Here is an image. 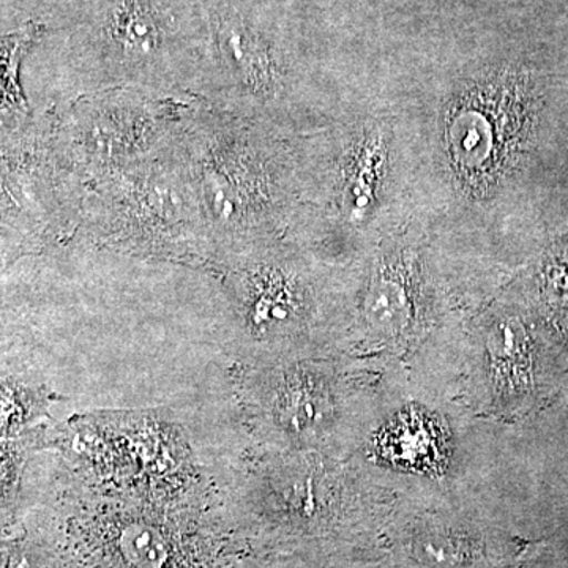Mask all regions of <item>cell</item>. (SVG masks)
Instances as JSON below:
<instances>
[{"instance_id": "1", "label": "cell", "mask_w": 568, "mask_h": 568, "mask_svg": "<svg viewBox=\"0 0 568 568\" xmlns=\"http://www.w3.org/2000/svg\"><path fill=\"white\" fill-rule=\"evenodd\" d=\"M178 148L211 241V274L237 254L278 241L297 219V145L283 133L190 97Z\"/></svg>"}, {"instance_id": "2", "label": "cell", "mask_w": 568, "mask_h": 568, "mask_svg": "<svg viewBox=\"0 0 568 568\" xmlns=\"http://www.w3.org/2000/svg\"><path fill=\"white\" fill-rule=\"evenodd\" d=\"M204 37L201 0H80L63 106L119 88L190 99Z\"/></svg>"}, {"instance_id": "3", "label": "cell", "mask_w": 568, "mask_h": 568, "mask_svg": "<svg viewBox=\"0 0 568 568\" xmlns=\"http://www.w3.org/2000/svg\"><path fill=\"white\" fill-rule=\"evenodd\" d=\"M78 235L136 260L212 272L213 250L178 132L160 151L85 186Z\"/></svg>"}, {"instance_id": "4", "label": "cell", "mask_w": 568, "mask_h": 568, "mask_svg": "<svg viewBox=\"0 0 568 568\" xmlns=\"http://www.w3.org/2000/svg\"><path fill=\"white\" fill-rule=\"evenodd\" d=\"M47 544L61 568H237L222 519L148 500H89Z\"/></svg>"}, {"instance_id": "5", "label": "cell", "mask_w": 568, "mask_h": 568, "mask_svg": "<svg viewBox=\"0 0 568 568\" xmlns=\"http://www.w3.org/2000/svg\"><path fill=\"white\" fill-rule=\"evenodd\" d=\"M298 457L271 462L231 487L222 521L235 544L250 549L313 540L373 541L383 511L353 503L324 484L323 467Z\"/></svg>"}, {"instance_id": "6", "label": "cell", "mask_w": 568, "mask_h": 568, "mask_svg": "<svg viewBox=\"0 0 568 568\" xmlns=\"http://www.w3.org/2000/svg\"><path fill=\"white\" fill-rule=\"evenodd\" d=\"M223 282L239 338L264 365L305 357L315 347L316 294L308 272L278 241L224 261Z\"/></svg>"}, {"instance_id": "7", "label": "cell", "mask_w": 568, "mask_h": 568, "mask_svg": "<svg viewBox=\"0 0 568 568\" xmlns=\"http://www.w3.org/2000/svg\"><path fill=\"white\" fill-rule=\"evenodd\" d=\"M185 100L126 88L80 97L62 108L54 125L55 160L84 193L173 140Z\"/></svg>"}, {"instance_id": "8", "label": "cell", "mask_w": 568, "mask_h": 568, "mask_svg": "<svg viewBox=\"0 0 568 568\" xmlns=\"http://www.w3.org/2000/svg\"><path fill=\"white\" fill-rule=\"evenodd\" d=\"M394 568H503L507 538L484 518L454 508L398 511L386 530Z\"/></svg>"}, {"instance_id": "9", "label": "cell", "mask_w": 568, "mask_h": 568, "mask_svg": "<svg viewBox=\"0 0 568 568\" xmlns=\"http://www.w3.org/2000/svg\"><path fill=\"white\" fill-rule=\"evenodd\" d=\"M253 386L261 426L278 444L295 452H316L335 424L332 377L315 358L264 365Z\"/></svg>"}, {"instance_id": "10", "label": "cell", "mask_w": 568, "mask_h": 568, "mask_svg": "<svg viewBox=\"0 0 568 568\" xmlns=\"http://www.w3.org/2000/svg\"><path fill=\"white\" fill-rule=\"evenodd\" d=\"M417 298L409 268L399 257L383 260L366 287L364 320L377 339L403 342L416 323Z\"/></svg>"}, {"instance_id": "11", "label": "cell", "mask_w": 568, "mask_h": 568, "mask_svg": "<svg viewBox=\"0 0 568 568\" xmlns=\"http://www.w3.org/2000/svg\"><path fill=\"white\" fill-rule=\"evenodd\" d=\"M237 568H394L373 541L313 540L250 549Z\"/></svg>"}, {"instance_id": "12", "label": "cell", "mask_w": 568, "mask_h": 568, "mask_svg": "<svg viewBox=\"0 0 568 568\" xmlns=\"http://www.w3.org/2000/svg\"><path fill=\"white\" fill-rule=\"evenodd\" d=\"M28 444L24 437L0 439V526L10 525L20 510Z\"/></svg>"}, {"instance_id": "13", "label": "cell", "mask_w": 568, "mask_h": 568, "mask_svg": "<svg viewBox=\"0 0 568 568\" xmlns=\"http://www.w3.org/2000/svg\"><path fill=\"white\" fill-rule=\"evenodd\" d=\"M32 32H20L0 41V122L24 111V99L18 88L17 70L22 52L31 43Z\"/></svg>"}, {"instance_id": "14", "label": "cell", "mask_w": 568, "mask_h": 568, "mask_svg": "<svg viewBox=\"0 0 568 568\" xmlns=\"http://www.w3.org/2000/svg\"><path fill=\"white\" fill-rule=\"evenodd\" d=\"M0 568H61L43 541L0 537Z\"/></svg>"}]
</instances>
